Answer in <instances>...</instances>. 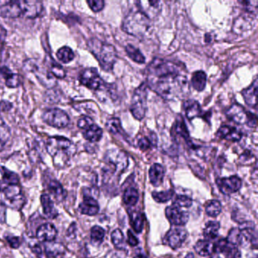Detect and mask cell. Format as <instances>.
Returning <instances> with one entry per match:
<instances>
[{"mask_svg":"<svg viewBox=\"0 0 258 258\" xmlns=\"http://www.w3.org/2000/svg\"><path fill=\"white\" fill-rule=\"evenodd\" d=\"M148 87L165 100L182 99L189 92L185 67L180 63L156 58L146 71Z\"/></svg>","mask_w":258,"mask_h":258,"instance_id":"6da1fadb","label":"cell"},{"mask_svg":"<svg viewBox=\"0 0 258 258\" xmlns=\"http://www.w3.org/2000/svg\"><path fill=\"white\" fill-rule=\"evenodd\" d=\"M46 150L53 158L55 166L64 167L76 152V146L66 137H52L47 140Z\"/></svg>","mask_w":258,"mask_h":258,"instance_id":"7a4b0ae2","label":"cell"},{"mask_svg":"<svg viewBox=\"0 0 258 258\" xmlns=\"http://www.w3.org/2000/svg\"><path fill=\"white\" fill-rule=\"evenodd\" d=\"M88 47L99 61L101 68L105 72H112L114 64L117 60V52L115 47L97 38L90 40Z\"/></svg>","mask_w":258,"mask_h":258,"instance_id":"3957f363","label":"cell"},{"mask_svg":"<svg viewBox=\"0 0 258 258\" xmlns=\"http://www.w3.org/2000/svg\"><path fill=\"white\" fill-rule=\"evenodd\" d=\"M105 167L104 168V180L120 175L126 170L129 164L128 156L126 152L118 149L108 151L105 156Z\"/></svg>","mask_w":258,"mask_h":258,"instance_id":"277c9868","label":"cell"},{"mask_svg":"<svg viewBox=\"0 0 258 258\" xmlns=\"http://www.w3.org/2000/svg\"><path fill=\"white\" fill-rule=\"evenodd\" d=\"M151 28L150 19L140 11L131 12L125 17L122 29L135 37H143Z\"/></svg>","mask_w":258,"mask_h":258,"instance_id":"5b68a950","label":"cell"},{"mask_svg":"<svg viewBox=\"0 0 258 258\" xmlns=\"http://www.w3.org/2000/svg\"><path fill=\"white\" fill-rule=\"evenodd\" d=\"M148 86L145 83L136 89L131 99V111L137 120H142L147 110Z\"/></svg>","mask_w":258,"mask_h":258,"instance_id":"8992f818","label":"cell"},{"mask_svg":"<svg viewBox=\"0 0 258 258\" xmlns=\"http://www.w3.org/2000/svg\"><path fill=\"white\" fill-rule=\"evenodd\" d=\"M1 191L4 196L2 200L6 206L18 211L23 208L25 198L19 185H7Z\"/></svg>","mask_w":258,"mask_h":258,"instance_id":"52a82bcc","label":"cell"},{"mask_svg":"<svg viewBox=\"0 0 258 258\" xmlns=\"http://www.w3.org/2000/svg\"><path fill=\"white\" fill-rule=\"evenodd\" d=\"M226 117L229 120L237 124H246L250 126L254 124L256 121L255 114L245 111L241 105L233 104L226 111Z\"/></svg>","mask_w":258,"mask_h":258,"instance_id":"ba28073f","label":"cell"},{"mask_svg":"<svg viewBox=\"0 0 258 258\" xmlns=\"http://www.w3.org/2000/svg\"><path fill=\"white\" fill-rule=\"evenodd\" d=\"M78 126L83 131V136L86 140L92 143H96L102 139L103 131L102 128L93 121L88 116H84L78 122Z\"/></svg>","mask_w":258,"mask_h":258,"instance_id":"9c48e42d","label":"cell"},{"mask_svg":"<svg viewBox=\"0 0 258 258\" xmlns=\"http://www.w3.org/2000/svg\"><path fill=\"white\" fill-rule=\"evenodd\" d=\"M43 119L45 123L56 128L66 127L70 122L67 113L59 108L46 110L43 113Z\"/></svg>","mask_w":258,"mask_h":258,"instance_id":"30bf717a","label":"cell"},{"mask_svg":"<svg viewBox=\"0 0 258 258\" xmlns=\"http://www.w3.org/2000/svg\"><path fill=\"white\" fill-rule=\"evenodd\" d=\"M80 82L92 90H99L105 86L97 69L94 68L85 69L80 75Z\"/></svg>","mask_w":258,"mask_h":258,"instance_id":"8fae6325","label":"cell"},{"mask_svg":"<svg viewBox=\"0 0 258 258\" xmlns=\"http://www.w3.org/2000/svg\"><path fill=\"white\" fill-rule=\"evenodd\" d=\"M187 238V232L182 227L170 229L164 237V242L171 248L177 249L182 246Z\"/></svg>","mask_w":258,"mask_h":258,"instance_id":"7c38bea8","label":"cell"},{"mask_svg":"<svg viewBox=\"0 0 258 258\" xmlns=\"http://www.w3.org/2000/svg\"><path fill=\"white\" fill-rule=\"evenodd\" d=\"M20 5L22 16L27 19H36L41 14L43 5L40 1L36 0H25L19 1Z\"/></svg>","mask_w":258,"mask_h":258,"instance_id":"4fadbf2b","label":"cell"},{"mask_svg":"<svg viewBox=\"0 0 258 258\" xmlns=\"http://www.w3.org/2000/svg\"><path fill=\"white\" fill-rule=\"evenodd\" d=\"M217 184L222 193L230 195L236 192L241 188L242 182L238 176H231L217 179Z\"/></svg>","mask_w":258,"mask_h":258,"instance_id":"5bb4252c","label":"cell"},{"mask_svg":"<svg viewBox=\"0 0 258 258\" xmlns=\"http://www.w3.org/2000/svg\"><path fill=\"white\" fill-rule=\"evenodd\" d=\"M166 216L171 224L176 226H183L189 219L188 213L183 211L180 208L172 205L166 209Z\"/></svg>","mask_w":258,"mask_h":258,"instance_id":"9a60e30c","label":"cell"},{"mask_svg":"<svg viewBox=\"0 0 258 258\" xmlns=\"http://www.w3.org/2000/svg\"><path fill=\"white\" fill-rule=\"evenodd\" d=\"M0 15L10 19L22 16L19 1H0Z\"/></svg>","mask_w":258,"mask_h":258,"instance_id":"2e32d148","label":"cell"},{"mask_svg":"<svg viewBox=\"0 0 258 258\" xmlns=\"http://www.w3.org/2000/svg\"><path fill=\"white\" fill-rule=\"evenodd\" d=\"M171 136L174 137V140H176L179 137L182 139L188 145L191 143L186 125L184 122L183 118L180 115L178 116L174 124L173 125Z\"/></svg>","mask_w":258,"mask_h":258,"instance_id":"e0dca14e","label":"cell"},{"mask_svg":"<svg viewBox=\"0 0 258 258\" xmlns=\"http://www.w3.org/2000/svg\"><path fill=\"white\" fill-rule=\"evenodd\" d=\"M139 8L141 13L146 15L149 19H154L159 14L161 11V2L160 1H140L138 2Z\"/></svg>","mask_w":258,"mask_h":258,"instance_id":"ac0fdd59","label":"cell"},{"mask_svg":"<svg viewBox=\"0 0 258 258\" xmlns=\"http://www.w3.org/2000/svg\"><path fill=\"white\" fill-rule=\"evenodd\" d=\"M57 230L52 223L41 225L37 231V238L42 242L53 241L56 238Z\"/></svg>","mask_w":258,"mask_h":258,"instance_id":"d6986e66","label":"cell"},{"mask_svg":"<svg viewBox=\"0 0 258 258\" xmlns=\"http://www.w3.org/2000/svg\"><path fill=\"white\" fill-rule=\"evenodd\" d=\"M217 137L222 140L238 142L242 137V133L237 128L230 126H223L217 131Z\"/></svg>","mask_w":258,"mask_h":258,"instance_id":"ffe728a7","label":"cell"},{"mask_svg":"<svg viewBox=\"0 0 258 258\" xmlns=\"http://www.w3.org/2000/svg\"><path fill=\"white\" fill-rule=\"evenodd\" d=\"M79 211L85 215L94 216L99 212V205L94 198L84 196V201L79 205Z\"/></svg>","mask_w":258,"mask_h":258,"instance_id":"44dd1931","label":"cell"},{"mask_svg":"<svg viewBox=\"0 0 258 258\" xmlns=\"http://www.w3.org/2000/svg\"><path fill=\"white\" fill-rule=\"evenodd\" d=\"M257 79H255L251 85L241 92L244 102L252 108H256V93H257Z\"/></svg>","mask_w":258,"mask_h":258,"instance_id":"7402d4cb","label":"cell"},{"mask_svg":"<svg viewBox=\"0 0 258 258\" xmlns=\"http://www.w3.org/2000/svg\"><path fill=\"white\" fill-rule=\"evenodd\" d=\"M247 13V15L241 16L234 22L233 32L240 34L241 32H244V31L253 28L251 25H253V20L254 19V17L253 16H250V13Z\"/></svg>","mask_w":258,"mask_h":258,"instance_id":"603a6c76","label":"cell"},{"mask_svg":"<svg viewBox=\"0 0 258 258\" xmlns=\"http://www.w3.org/2000/svg\"><path fill=\"white\" fill-rule=\"evenodd\" d=\"M184 111L185 113V116L189 120H193L198 117H202L203 111L199 102L195 100L185 101L183 104Z\"/></svg>","mask_w":258,"mask_h":258,"instance_id":"cb8c5ba5","label":"cell"},{"mask_svg":"<svg viewBox=\"0 0 258 258\" xmlns=\"http://www.w3.org/2000/svg\"><path fill=\"white\" fill-rule=\"evenodd\" d=\"M165 170L160 164H154L149 170V179L151 183L155 186H158L163 182Z\"/></svg>","mask_w":258,"mask_h":258,"instance_id":"d4e9b609","label":"cell"},{"mask_svg":"<svg viewBox=\"0 0 258 258\" xmlns=\"http://www.w3.org/2000/svg\"><path fill=\"white\" fill-rule=\"evenodd\" d=\"M41 203L43 208L45 215L49 218L54 219L58 216V211L54 205L51 198L48 195L43 194L41 196Z\"/></svg>","mask_w":258,"mask_h":258,"instance_id":"484cf974","label":"cell"},{"mask_svg":"<svg viewBox=\"0 0 258 258\" xmlns=\"http://www.w3.org/2000/svg\"><path fill=\"white\" fill-rule=\"evenodd\" d=\"M44 250L48 257L55 258L64 253V247L63 244L60 243L49 241L44 242Z\"/></svg>","mask_w":258,"mask_h":258,"instance_id":"4316f807","label":"cell"},{"mask_svg":"<svg viewBox=\"0 0 258 258\" xmlns=\"http://www.w3.org/2000/svg\"><path fill=\"white\" fill-rule=\"evenodd\" d=\"M47 186L51 196H53L54 199H56L58 202H61L66 198V191L58 181L52 179L49 181Z\"/></svg>","mask_w":258,"mask_h":258,"instance_id":"83f0119b","label":"cell"},{"mask_svg":"<svg viewBox=\"0 0 258 258\" xmlns=\"http://www.w3.org/2000/svg\"><path fill=\"white\" fill-rule=\"evenodd\" d=\"M207 84V75L202 71L196 72L191 76V87L198 92H202L205 90Z\"/></svg>","mask_w":258,"mask_h":258,"instance_id":"f1b7e54d","label":"cell"},{"mask_svg":"<svg viewBox=\"0 0 258 258\" xmlns=\"http://www.w3.org/2000/svg\"><path fill=\"white\" fill-rule=\"evenodd\" d=\"M195 250L200 256H208L212 254L214 247L212 243L208 240H199L195 245Z\"/></svg>","mask_w":258,"mask_h":258,"instance_id":"f546056e","label":"cell"},{"mask_svg":"<svg viewBox=\"0 0 258 258\" xmlns=\"http://www.w3.org/2000/svg\"><path fill=\"white\" fill-rule=\"evenodd\" d=\"M105 126H106V129L108 130V132L114 134V135H120L122 137L126 136V133L122 127L121 122H120V119L117 118V117H112V118L109 119L107 121Z\"/></svg>","mask_w":258,"mask_h":258,"instance_id":"4dcf8cb0","label":"cell"},{"mask_svg":"<svg viewBox=\"0 0 258 258\" xmlns=\"http://www.w3.org/2000/svg\"><path fill=\"white\" fill-rule=\"evenodd\" d=\"M220 223L217 221H210L207 223L205 229L203 231V235L205 239L214 240L218 236L219 229H220Z\"/></svg>","mask_w":258,"mask_h":258,"instance_id":"1f68e13d","label":"cell"},{"mask_svg":"<svg viewBox=\"0 0 258 258\" xmlns=\"http://www.w3.org/2000/svg\"><path fill=\"white\" fill-rule=\"evenodd\" d=\"M123 200L125 205L134 206L139 200V193L137 188L132 186L127 187L123 194Z\"/></svg>","mask_w":258,"mask_h":258,"instance_id":"d6a6232c","label":"cell"},{"mask_svg":"<svg viewBox=\"0 0 258 258\" xmlns=\"http://www.w3.org/2000/svg\"><path fill=\"white\" fill-rule=\"evenodd\" d=\"M125 51H126L128 56L135 62L143 64L146 61V58L143 54L140 52V49H137L135 46H132V45H127L125 47Z\"/></svg>","mask_w":258,"mask_h":258,"instance_id":"836d02e7","label":"cell"},{"mask_svg":"<svg viewBox=\"0 0 258 258\" xmlns=\"http://www.w3.org/2000/svg\"><path fill=\"white\" fill-rule=\"evenodd\" d=\"M144 214L140 212H134L131 215V224L137 233L143 231L144 226Z\"/></svg>","mask_w":258,"mask_h":258,"instance_id":"e575fe53","label":"cell"},{"mask_svg":"<svg viewBox=\"0 0 258 258\" xmlns=\"http://www.w3.org/2000/svg\"><path fill=\"white\" fill-rule=\"evenodd\" d=\"M10 137H11V131L10 128L0 117V151L3 150L5 147Z\"/></svg>","mask_w":258,"mask_h":258,"instance_id":"d590c367","label":"cell"},{"mask_svg":"<svg viewBox=\"0 0 258 258\" xmlns=\"http://www.w3.org/2000/svg\"><path fill=\"white\" fill-rule=\"evenodd\" d=\"M157 137L155 134H151L149 137H143L140 139L138 141V147L141 149L142 151H146L150 149L152 146H157Z\"/></svg>","mask_w":258,"mask_h":258,"instance_id":"8d00e7d4","label":"cell"},{"mask_svg":"<svg viewBox=\"0 0 258 258\" xmlns=\"http://www.w3.org/2000/svg\"><path fill=\"white\" fill-rule=\"evenodd\" d=\"M205 211L210 217H215L222 211V205L217 200H211L205 205Z\"/></svg>","mask_w":258,"mask_h":258,"instance_id":"74e56055","label":"cell"},{"mask_svg":"<svg viewBox=\"0 0 258 258\" xmlns=\"http://www.w3.org/2000/svg\"><path fill=\"white\" fill-rule=\"evenodd\" d=\"M57 58L63 63H69L75 58V53L70 47L64 46L57 52Z\"/></svg>","mask_w":258,"mask_h":258,"instance_id":"f35d334b","label":"cell"},{"mask_svg":"<svg viewBox=\"0 0 258 258\" xmlns=\"http://www.w3.org/2000/svg\"><path fill=\"white\" fill-rule=\"evenodd\" d=\"M105 235V231L104 230L103 228L99 226H95L92 228L90 237H91V241L93 244H100L103 241Z\"/></svg>","mask_w":258,"mask_h":258,"instance_id":"ab89813d","label":"cell"},{"mask_svg":"<svg viewBox=\"0 0 258 258\" xmlns=\"http://www.w3.org/2000/svg\"><path fill=\"white\" fill-rule=\"evenodd\" d=\"M173 195H174V191L173 189H169L164 191H153L152 197L154 200L158 203H165L171 200Z\"/></svg>","mask_w":258,"mask_h":258,"instance_id":"60d3db41","label":"cell"},{"mask_svg":"<svg viewBox=\"0 0 258 258\" xmlns=\"http://www.w3.org/2000/svg\"><path fill=\"white\" fill-rule=\"evenodd\" d=\"M111 241L119 250H124V236L120 229H117L111 233Z\"/></svg>","mask_w":258,"mask_h":258,"instance_id":"b9f144b4","label":"cell"},{"mask_svg":"<svg viewBox=\"0 0 258 258\" xmlns=\"http://www.w3.org/2000/svg\"><path fill=\"white\" fill-rule=\"evenodd\" d=\"M3 177L7 185H19V178L14 172L10 171L5 167H2Z\"/></svg>","mask_w":258,"mask_h":258,"instance_id":"7bdbcfd3","label":"cell"},{"mask_svg":"<svg viewBox=\"0 0 258 258\" xmlns=\"http://www.w3.org/2000/svg\"><path fill=\"white\" fill-rule=\"evenodd\" d=\"M222 253L224 254L226 258H241V252L238 247L228 242L225 246Z\"/></svg>","mask_w":258,"mask_h":258,"instance_id":"ee69618b","label":"cell"},{"mask_svg":"<svg viewBox=\"0 0 258 258\" xmlns=\"http://www.w3.org/2000/svg\"><path fill=\"white\" fill-rule=\"evenodd\" d=\"M5 83L10 88H17L22 84V78L18 74L11 73L6 78Z\"/></svg>","mask_w":258,"mask_h":258,"instance_id":"f6af8a7d","label":"cell"},{"mask_svg":"<svg viewBox=\"0 0 258 258\" xmlns=\"http://www.w3.org/2000/svg\"><path fill=\"white\" fill-rule=\"evenodd\" d=\"M49 71L54 77L59 78V79L64 78L66 75V71L63 69L62 66H60L58 63L54 62V61L51 62Z\"/></svg>","mask_w":258,"mask_h":258,"instance_id":"bcb514c9","label":"cell"},{"mask_svg":"<svg viewBox=\"0 0 258 258\" xmlns=\"http://www.w3.org/2000/svg\"><path fill=\"white\" fill-rule=\"evenodd\" d=\"M173 205L178 208H189L192 205V199L186 196H178L173 202Z\"/></svg>","mask_w":258,"mask_h":258,"instance_id":"7dc6e473","label":"cell"},{"mask_svg":"<svg viewBox=\"0 0 258 258\" xmlns=\"http://www.w3.org/2000/svg\"><path fill=\"white\" fill-rule=\"evenodd\" d=\"M239 4H242L247 13L256 15V12H257V1L256 0L255 1H241Z\"/></svg>","mask_w":258,"mask_h":258,"instance_id":"c3c4849f","label":"cell"},{"mask_svg":"<svg viewBox=\"0 0 258 258\" xmlns=\"http://www.w3.org/2000/svg\"><path fill=\"white\" fill-rule=\"evenodd\" d=\"M87 4L94 13L102 11L105 7V2L102 0H89Z\"/></svg>","mask_w":258,"mask_h":258,"instance_id":"681fc988","label":"cell"},{"mask_svg":"<svg viewBox=\"0 0 258 258\" xmlns=\"http://www.w3.org/2000/svg\"><path fill=\"white\" fill-rule=\"evenodd\" d=\"M126 253L124 250H111L107 253L105 258H126Z\"/></svg>","mask_w":258,"mask_h":258,"instance_id":"f907efd6","label":"cell"},{"mask_svg":"<svg viewBox=\"0 0 258 258\" xmlns=\"http://www.w3.org/2000/svg\"><path fill=\"white\" fill-rule=\"evenodd\" d=\"M7 37V30H6L4 27L0 25V58H1V55H2L3 50H4V44H5Z\"/></svg>","mask_w":258,"mask_h":258,"instance_id":"816d5d0a","label":"cell"},{"mask_svg":"<svg viewBox=\"0 0 258 258\" xmlns=\"http://www.w3.org/2000/svg\"><path fill=\"white\" fill-rule=\"evenodd\" d=\"M7 207L2 199H0V223H5L7 220Z\"/></svg>","mask_w":258,"mask_h":258,"instance_id":"f5cc1de1","label":"cell"},{"mask_svg":"<svg viewBox=\"0 0 258 258\" xmlns=\"http://www.w3.org/2000/svg\"><path fill=\"white\" fill-rule=\"evenodd\" d=\"M7 241H8L9 244H10V246H11L12 247H13V248H17V247H19V246H20L21 241L20 238H19V237H8V238H7Z\"/></svg>","mask_w":258,"mask_h":258,"instance_id":"db71d44e","label":"cell"},{"mask_svg":"<svg viewBox=\"0 0 258 258\" xmlns=\"http://www.w3.org/2000/svg\"><path fill=\"white\" fill-rule=\"evenodd\" d=\"M127 236V241L128 243H129L130 245L134 247V246H137V244H139L138 239H137V237H136L135 235H134V234L132 233V232H131V231H128Z\"/></svg>","mask_w":258,"mask_h":258,"instance_id":"11a10c76","label":"cell"},{"mask_svg":"<svg viewBox=\"0 0 258 258\" xmlns=\"http://www.w3.org/2000/svg\"><path fill=\"white\" fill-rule=\"evenodd\" d=\"M12 108H13V104L11 102L6 100L0 102V111L5 112V111H10Z\"/></svg>","mask_w":258,"mask_h":258,"instance_id":"9f6ffc18","label":"cell"},{"mask_svg":"<svg viewBox=\"0 0 258 258\" xmlns=\"http://www.w3.org/2000/svg\"><path fill=\"white\" fill-rule=\"evenodd\" d=\"M11 73V71H10L8 68L0 67V76L5 78V80Z\"/></svg>","mask_w":258,"mask_h":258,"instance_id":"6f0895ef","label":"cell"},{"mask_svg":"<svg viewBox=\"0 0 258 258\" xmlns=\"http://www.w3.org/2000/svg\"><path fill=\"white\" fill-rule=\"evenodd\" d=\"M134 258H148L146 255L143 254V253H139V254L136 255L135 257Z\"/></svg>","mask_w":258,"mask_h":258,"instance_id":"680465c9","label":"cell"},{"mask_svg":"<svg viewBox=\"0 0 258 258\" xmlns=\"http://www.w3.org/2000/svg\"><path fill=\"white\" fill-rule=\"evenodd\" d=\"M211 258H220V257H219V256H212V257H211Z\"/></svg>","mask_w":258,"mask_h":258,"instance_id":"91938a15","label":"cell"}]
</instances>
